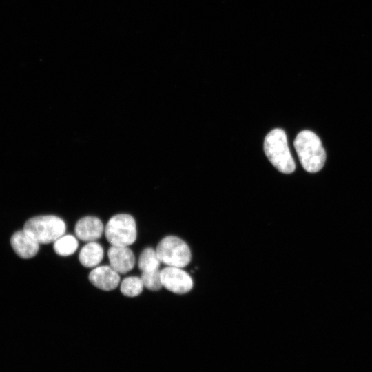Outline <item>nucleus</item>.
<instances>
[{
    "instance_id": "obj_2",
    "label": "nucleus",
    "mask_w": 372,
    "mask_h": 372,
    "mask_svg": "<svg viewBox=\"0 0 372 372\" xmlns=\"http://www.w3.org/2000/svg\"><path fill=\"white\" fill-rule=\"evenodd\" d=\"M264 151L271 164L280 172L290 174L295 170V162L282 130L276 128L267 134L264 141Z\"/></svg>"
},
{
    "instance_id": "obj_13",
    "label": "nucleus",
    "mask_w": 372,
    "mask_h": 372,
    "mask_svg": "<svg viewBox=\"0 0 372 372\" xmlns=\"http://www.w3.org/2000/svg\"><path fill=\"white\" fill-rule=\"evenodd\" d=\"M78 241L72 235H63L54 242L53 248L56 254L68 256L73 254L78 248Z\"/></svg>"
},
{
    "instance_id": "obj_7",
    "label": "nucleus",
    "mask_w": 372,
    "mask_h": 372,
    "mask_svg": "<svg viewBox=\"0 0 372 372\" xmlns=\"http://www.w3.org/2000/svg\"><path fill=\"white\" fill-rule=\"evenodd\" d=\"M110 266L117 273L125 274L135 265V256L128 247L112 245L107 252Z\"/></svg>"
},
{
    "instance_id": "obj_6",
    "label": "nucleus",
    "mask_w": 372,
    "mask_h": 372,
    "mask_svg": "<svg viewBox=\"0 0 372 372\" xmlns=\"http://www.w3.org/2000/svg\"><path fill=\"white\" fill-rule=\"evenodd\" d=\"M163 287L176 294H185L193 287L191 276L182 268L176 267H165L161 270Z\"/></svg>"
},
{
    "instance_id": "obj_12",
    "label": "nucleus",
    "mask_w": 372,
    "mask_h": 372,
    "mask_svg": "<svg viewBox=\"0 0 372 372\" xmlns=\"http://www.w3.org/2000/svg\"><path fill=\"white\" fill-rule=\"evenodd\" d=\"M161 262L156 250L147 247L140 254L138 266L141 271H152L158 270Z\"/></svg>"
},
{
    "instance_id": "obj_10",
    "label": "nucleus",
    "mask_w": 372,
    "mask_h": 372,
    "mask_svg": "<svg viewBox=\"0 0 372 372\" xmlns=\"http://www.w3.org/2000/svg\"><path fill=\"white\" fill-rule=\"evenodd\" d=\"M10 243L15 253L22 258L34 257L39 249V243L24 229L14 233Z\"/></svg>"
},
{
    "instance_id": "obj_1",
    "label": "nucleus",
    "mask_w": 372,
    "mask_h": 372,
    "mask_svg": "<svg viewBox=\"0 0 372 372\" xmlns=\"http://www.w3.org/2000/svg\"><path fill=\"white\" fill-rule=\"evenodd\" d=\"M294 147L303 168L315 173L324 166L326 152L319 137L313 132L303 130L298 134Z\"/></svg>"
},
{
    "instance_id": "obj_8",
    "label": "nucleus",
    "mask_w": 372,
    "mask_h": 372,
    "mask_svg": "<svg viewBox=\"0 0 372 372\" xmlns=\"http://www.w3.org/2000/svg\"><path fill=\"white\" fill-rule=\"evenodd\" d=\"M102 221L95 216H85L75 225L76 237L84 242H94L100 238L104 231Z\"/></svg>"
},
{
    "instance_id": "obj_3",
    "label": "nucleus",
    "mask_w": 372,
    "mask_h": 372,
    "mask_svg": "<svg viewBox=\"0 0 372 372\" xmlns=\"http://www.w3.org/2000/svg\"><path fill=\"white\" fill-rule=\"evenodd\" d=\"M23 229L39 244H49L65 234L66 225L64 220L56 216L45 215L28 220Z\"/></svg>"
},
{
    "instance_id": "obj_11",
    "label": "nucleus",
    "mask_w": 372,
    "mask_h": 372,
    "mask_svg": "<svg viewBox=\"0 0 372 372\" xmlns=\"http://www.w3.org/2000/svg\"><path fill=\"white\" fill-rule=\"evenodd\" d=\"M103 248L98 242H89L81 249L79 260L85 267H94L98 265L103 258Z\"/></svg>"
},
{
    "instance_id": "obj_9",
    "label": "nucleus",
    "mask_w": 372,
    "mask_h": 372,
    "mask_svg": "<svg viewBox=\"0 0 372 372\" xmlns=\"http://www.w3.org/2000/svg\"><path fill=\"white\" fill-rule=\"evenodd\" d=\"M90 282L103 291L116 289L120 282V276L110 266L103 265L94 268L89 274Z\"/></svg>"
},
{
    "instance_id": "obj_4",
    "label": "nucleus",
    "mask_w": 372,
    "mask_h": 372,
    "mask_svg": "<svg viewBox=\"0 0 372 372\" xmlns=\"http://www.w3.org/2000/svg\"><path fill=\"white\" fill-rule=\"evenodd\" d=\"M104 231L107 240L113 246L129 247L136 240V222L130 214H120L112 216Z\"/></svg>"
},
{
    "instance_id": "obj_15",
    "label": "nucleus",
    "mask_w": 372,
    "mask_h": 372,
    "mask_svg": "<svg viewBox=\"0 0 372 372\" xmlns=\"http://www.w3.org/2000/svg\"><path fill=\"white\" fill-rule=\"evenodd\" d=\"M141 278L144 287L151 291H158L162 287L161 270L142 271Z\"/></svg>"
},
{
    "instance_id": "obj_14",
    "label": "nucleus",
    "mask_w": 372,
    "mask_h": 372,
    "mask_svg": "<svg viewBox=\"0 0 372 372\" xmlns=\"http://www.w3.org/2000/svg\"><path fill=\"white\" fill-rule=\"evenodd\" d=\"M144 285L141 278L130 276L124 278L121 284V293L127 297H135L140 295Z\"/></svg>"
},
{
    "instance_id": "obj_5",
    "label": "nucleus",
    "mask_w": 372,
    "mask_h": 372,
    "mask_svg": "<svg viewBox=\"0 0 372 372\" xmlns=\"http://www.w3.org/2000/svg\"><path fill=\"white\" fill-rule=\"evenodd\" d=\"M161 262L169 266L183 268L191 261V251L187 244L174 236L163 238L156 249Z\"/></svg>"
}]
</instances>
